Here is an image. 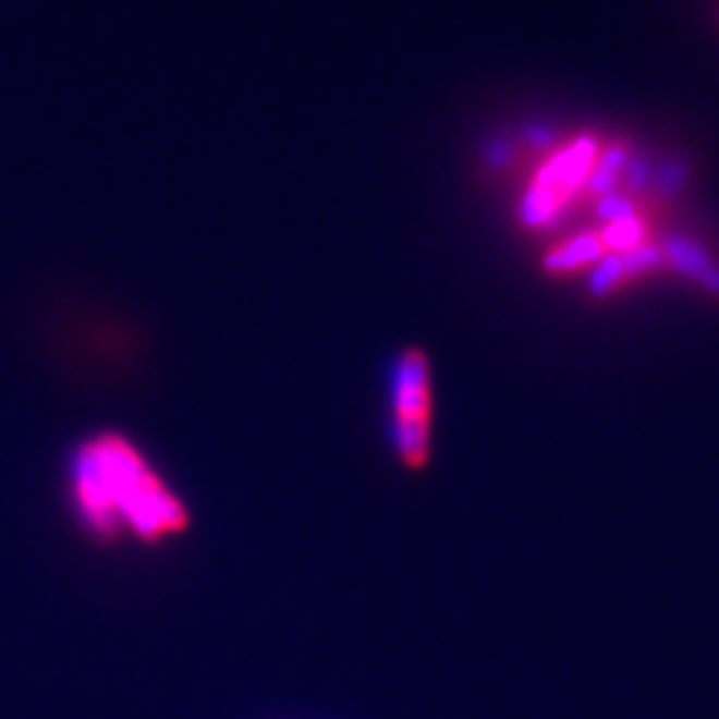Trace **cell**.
<instances>
[{
	"label": "cell",
	"mask_w": 719,
	"mask_h": 719,
	"mask_svg": "<svg viewBox=\"0 0 719 719\" xmlns=\"http://www.w3.org/2000/svg\"><path fill=\"white\" fill-rule=\"evenodd\" d=\"M661 251L669 267L682 269L687 278H693L709 293H719V267L711 264V259H706L704 251L695 248L685 237H669V243H663Z\"/></svg>",
	"instance_id": "277c9868"
},
{
	"label": "cell",
	"mask_w": 719,
	"mask_h": 719,
	"mask_svg": "<svg viewBox=\"0 0 719 719\" xmlns=\"http://www.w3.org/2000/svg\"><path fill=\"white\" fill-rule=\"evenodd\" d=\"M595 144L575 142L544 166L536 184L527 192L523 216L527 224H547V221L565 206L575 192L586 190L592 166H595Z\"/></svg>",
	"instance_id": "3957f363"
},
{
	"label": "cell",
	"mask_w": 719,
	"mask_h": 719,
	"mask_svg": "<svg viewBox=\"0 0 719 719\" xmlns=\"http://www.w3.org/2000/svg\"><path fill=\"white\" fill-rule=\"evenodd\" d=\"M392 446L407 470L431 453V368L422 350H405L392 368Z\"/></svg>",
	"instance_id": "7a4b0ae2"
},
{
	"label": "cell",
	"mask_w": 719,
	"mask_h": 719,
	"mask_svg": "<svg viewBox=\"0 0 719 719\" xmlns=\"http://www.w3.org/2000/svg\"><path fill=\"white\" fill-rule=\"evenodd\" d=\"M70 507L94 538L158 544L187 531L190 509L120 431L86 437L70 455Z\"/></svg>",
	"instance_id": "6da1fadb"
}]
</instances>
